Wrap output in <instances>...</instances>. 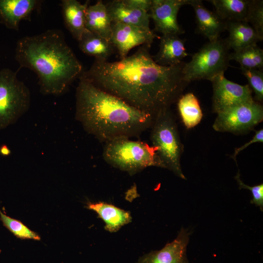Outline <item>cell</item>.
<instances>
[{"label":"cell","mask_w":263,"mask_h":263,"mask_svg":"<svg viewBox=\"0 0 263 263\" xmlns=\"http://www.w3.org/2000/svg\"><path fill=\"white\" fill-rule=\"evenodd\" d=\"M150 48L141 45L132 55L116 61L94 59L80 76L155 117L170 109L188 83L183 78L184 62L159 65L150 54Z\"/></svg>","instance_id":"obj_1"},{"label":"cell","mask_w":263,"mask_h":263,"mask_svg":"<svg viewBox=\"0 0 263 263\" xmlns=\"http://www.w3.org/2000/svg\"><path fill=\"white\" fill-rule=\"evenodd\" d=\"M76 90L75 118L88 133L106 143L139 135L155 117L130 105L80 76Z\"/></svg>","instance_id":"obj_2"},{"label":"cell","mask_w":263,"mask_h":263,"mask_svg":"<svg viewBox=\"0 0 263 263\" xmlns=\"http://www.w3.org/2000/svg\"><path fill=\"white\" fill-rule=\"evenodd\" d=\"M15 58L20 68L37 74L40 91L45 94L63 93L83 72L63 33L56 29L20 38Z\"/></svg>","instance_id":"obj_3"},{"label":"cell","mask_w":263,"mask_h":263,"mask_svg":"<svg viewBox=\"0 0 263 263\" xmlns=\"http://www.w3.org/2000/svg\"><path fill=\"white\" fill-rule=\"evenodd\" d=\"M103 156L109 164L131 175L149 167L164 168L156 148L127 137L117 138L106 142Z\"/></svg>","instance_id":"obj_4"},{"label":"cell","mask_w":263,"mask_h":263,"mask_svg":"<svg viewBox=\"0 0 263 263\" xmlns=\"http://www.w3.org/2000/svg\"><path fill=\"white\" fill-rule=\"evenodd\" d=\"M150 140L156 148L164 168L186 179L181 169L180 160L183 146L174 117L170 109L159 113L151 126Z\"/></svg>","instance_id":"obj_5"},{"label":"cell","mask_w":263,"mask_h":263,"mask_svg":"<svg viewBox=\"0 0 263 263\" xmlns=\"http://www.w3.org/2000/svg\"><path fill=\"white\" fill-rule=\"evenodd\" d=\"M230 50L226 39L209 41L184 63L182 72L185 81L207 79L210 80L220 74H224L229 65Z\"/></svg>","instance_id":"obj_6"},{"label":"cell","mask_w":263,"mask_h":263,"mask_svg":"<svg viewBox=\"0 0 263 263\" xmlns=\"http://www.w3.org/2000/svg\"><path fill=\"white\" fill-rule=\"evenodd\" d=\"M30 93L17 73L8 68L0 70V129L14 123L29 109Z\"/></svg>","instance_id":"obj_7"},{"label":"cell","mask_w":263,"mask_h":263,"mask_svg":"<svg viewBox=\"0 0 263 263\" xmlns=\"http://www.w3.org/2000/svg\"><path fill=\"white\" fill-rule=\"evenodd\" d=\"M263 120V106L253 99L218 113L213 128L220 132L242 133L253 129Z\"/></svg>","instance_id":"obj_8"},{"label":"cell","mask_w":263,"mask_h":263,"mask_svg":"<svg viewBox=\"0 0 263 263\" xmlns=\"http://www.w3.org/2000/svg\"><path fill=\"white\" fill-rule=\"evenodd\" d=\"M212 84V110L218 113L233 107L253 100L248 84L241 85L233 82L220 74L210 80Z\"/></svg>","instance_id":"obj_9"},{"label":"cell","mask_w":263,"mask_h":263,"mask_svg":"<svg viewBox=\"0 0 263 263\" xmlns=\"http://www.w3.org/2000/svg\"><path fill=\"white\" fill-rule=\"evenodd\" d=\"M156 37L157 35L150 29L112 22L110 41L117 51L120 59L127 56L130 51L136 46H151Z\"/></svg>","instance_id":"obj_10"},{"label":"cell","mask_w":263,"mask_h":263,"mask_svg":"<svg viewBox=\"0 0 263 263\" xmlns=\"http://www.w3.org/2000/svg\"><path fill=\"white\" fill-rule=\"evenodd\" d=\"M188 2L189 0H151L149 14L154 30L163 35L183 34L185 32L178 23L177 15L180 8Z\"/></svg>","instance_id":"obj_11"},{"label":"cell","mask_w":263,"mask_h":263,"mask_svg":"<svg viewBox=\"0 0 263 263\" xmlns=\"http://www.w3.org/2000/svg\"><path fill=\"white\" fill-rule=\"evenodd\" d=\"M189 234L187 229L182 228L172 242L160 250L145 255L138 263H188L186 252Z\"/></svg>","instance_id":"obj_12"},{"label":"cell","mask_w":263,"mask_h":263,"mask_svg":"<svg viewBox=\"0 0 263 263\" xmlns=\"http://www.w3.org/2000/svg\"><path fill=\"white\" fill-rule=\"evenodd\" d=\"M41 3L38 0H0V21L7 28L18 30L20 22L29 19Z\"/></svg>","instance_id":"obj_13"},{"label":"cell","mask_w":263,"mask_h":263,"mask_svg":"<svg viewBox=\"0 0 263 263\" xmlns=\"http://www.w3.org/2000/svg\"><path fill=\"white\" fill-rule=\"evenodd\" d=\"M188 5L194 9L198 32L209 41L219 39L226 30V21L206 8L200 0H189Z\"/></svg>","instance_id":"obj_14"},{"label":"cell","mask_w":263,"mask_h":263,"mask_svg":"<svg viewBox=\"0 0 263 263\" xmlns=\"http://www.w3.org/2000/svg\"><path fill=\"white\" fill-rule=\"evenodd\" d=\"M112 22H119L150 29V15L145 10L127 4L124 0L106 4Z\"/></svg>","instance_id":"obj_15"},{"label":"cell","mask_w":263,"mask_h":263,"mask_svg":"<svg viewBox=\"0 0 263 263\" xmlns=\"http://www.w3.org/2000/svg\"><path fill=\"white\" fill-rule=\"evenodd\" d=\"M188 54L184 41L178 35L166 34L160 38L159 50L153 57L154 61L163 66H172L182 63Z\"/></svg>","instance_id":"obj_16"},{"label":"cell","mask_w":263,"mask_h":263,"mask_svg":"<svg viewBox=\"0 0 263 263\" xmlns=\"http://www.w3.org/2000/svg\"><path fill=\"white\" fill-rule=\"evenodd\" d=\"M90 2L82 4L76 0H62L61 2L64 23L73 37L77 41L87 30L85 26L86 10Z\"/></svg>","instance_id":"obj_17"},{"label":"cell","mask_w":263,"mask_h":263,"mask_svg":"<svg viewBox=\"0 0 263 263\" xmlns=\"http://www.w3.org/2000/svg\"><path fill=\"white\" fill-rule=\"evenodd\" d=\"M112 24L108 10L102 0L88 6L85 13V26L88 30L110 41Z\"/></svg>","instance_id":"obj_18"},{"label":"cell","mask_w":263,"mask_h":263,"mask_svg":"<svg viewBox=\"0 0 263 263\" xmlns=\"http://www.w3.org/2000/svg\"><path fill=\"white\" fill-rule=\"evenodd\" d=\"M226 30L228 37L226 38L229 49L237 52L263 40L254 29L245 21H226Z\"/></svg>","instance_id":"obj_19"},{"label":"cell","mask_w":263,"mask_h":263,"mask_svg":"<svg viewBox=\"0 0 263 263\" xmlns=\"http://www.w3.org/2000/svg\"><path fill=\"white\" fill-rule=\"evenodd\" d=\"M87 207L98 214L105 223V229L111 232L117 231L132 221V218L128 211L105 202H89Z\"/></svg>","instance_id":"obj_20"},{"label":"cell","mask_w":263,"mask_h":263,"mask_svg":"<svg viewBox=\"0 0 263 263\" xmlns=\"http://www.w3.org/2000/svg\"><path fill=\"white\" fill-rule=\"evenodd\" d=\"M80 50L95 59L108 60L114 52L111 42L99 35L87 29L78 41Z\"/></svg>","instance_id":"obj_21"},{"label":"cell","mask_w":263,"mask_h":263,"mask_svg":"<svg viewBox=\"0 0 263 263\" xmlns=\"http://www.w3.org/2000/svg\"><path fill=\"white\" fill-rule=\"evenodd\" d=\"M215 13L225 21H244L250 0H208Z\"/></svg>","instance_id":"obj_22"},{"label":"cell","mask_w":263,"mask_h":263,"mask_svg":"<svg viewBox=\"0 0 263 263\" xmlns=\"http://www.w3.org/2000/svg\"><path fill=\"white\" fill-rule=\"evenodd\" d=\"M177 101L179 112L185 126L190 129L198 124L203 113L197 97L189 93L181 95Z\"/></svg>","instance_id":"obj_23"},{"label":"cell","mask_w":263,"mask_h":263,"mask_svg":"<svg viewBox=\"0 0 263 263\" xmlns=\"http://www.w3.org/2000/svg\"><path fill=\"white\" fill-rule=\"evenodd\" d=\"M229 58L239 62L241 68L263 69V50L257 44L230 53Z\"/></svg>","instance_id":"obj_24"},{"label":"cell","mask_w":263,"mask_h":263,"mask_svg":"<svg viewBox=\"0 0 263 263\" xmlns=\"http://www.w3.org/2000/svg\"><path fill=\"white\" fill-rule=\"evenodd\" d=\"M0 220L3 225L17 238L21 239L40 240V236L21 221L12 218L0 210Z\"/></svg>","instance_id":"obj_25"},{"label":"cell","mask_w":263,"mask_h":263,"mask_svg":"<svg viewBox=\"0 0 263 263\" xmlns=\"http://www.w3.org/2000/svg\"><path fill=\"white\" fill-rule=\"evenodd\" d=\"M244 21L254 29L263 39V1L250 0Z\"/></svg>","instance_id":"obj_26"},{"label":"cell","mask_w":263,"mask_h":263,"mask_svg":"<svg viewBox=\"0 0 263 263\" xmlns=\"http://www.w3.org/2000/svg\"><path fill=\"white\" fill-rule=\"evenodd\" d=\"M243 75L246 77L248 85L255 94L256 101L263 100V72L262 70L241 68Z\"/></svg>","instance_id":"obj_27"},{"label":"cell","mask_w":263,"mask_h":263,"mask_svg":"<svg viewBox=\"0 0 263 263\" xmlns=\"http://www.w3.org/2000/svg\"><path fill=\"white\" fill-rule=\"evenodd\" d=\"M237 183L239 185V189H247L249 190L252 195V199L250 203L255 204L256 206L259 207L261 211L263 209V184L254 186H249L245 184L240 178V174L238 172L235 177Z\"/></svg>","instance_id":"obj_28"},{"label":"cell","mask_w":263,"mask_h":263,"mask_svg":"<svg viewBox=\"0 0 263 263\" xmlns=\"http://www.w3.org/2000/svg\"><path fill=\"white\" fill-rule=\"evenodd\" d=\"M263 142V129L259 130L256 131L255 132V134L254 135L253 137L248 142L246 143L245 144L241 146L239 148H236L232 156V157L234 159L236 162V156L237 155L243 150L246 148L250 145L257 143V142Z\"/></svg>","instance_id":"obj_29"},{"label":"cell","mask_w":263,"mask_h":263,"mask_svg":"<svg viewBox=\"0 0 263 263\" xmlns=\"http://www.w3.org/2000/svg\"><path fill=\"white\" fill-rule=\"evenodd\" d=\"M128 5L135 8L149 12L150 10L151 0H124Z\"/></svg>","instance_id":"obj_30"},{"label":"cell","mask_w":263,"mask_h":263,"mask_svg":"<svg viewBox=\"0 0 263 263\" xmlns=\"http://www.w3.org/2000/svg\"><path fill=\"white\" fill-rule=\"evenodd\" d=\"M0 153L4 155H7L10 154V151L6 146H2L0 149Z\"/></svg>","instance_id":"obj_31"}]
</instances>
